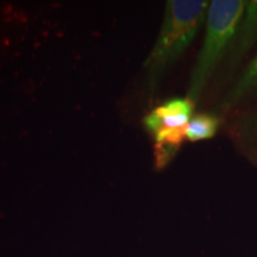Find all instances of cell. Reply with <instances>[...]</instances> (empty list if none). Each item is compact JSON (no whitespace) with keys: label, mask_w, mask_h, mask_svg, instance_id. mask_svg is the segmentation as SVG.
Listing matches in <instances>:
<instances>
[{"label":"cell","mask_w":257,"mask_h":257,"mask_svg":"<svg viewBox=\"0 0 257 257\" xmlns=\"http://www.w3.org/2000/svg\"><path fill=\"white\" fill-rule=\"evenodd\" d=\"M210 3L206 0H170L155 46L144 62L152 85L179 59L197 36Z\"/></svg>","instance_id":"cell-1"},{"label":"cell","mask_w":257,"mask_h":257,"mask_svg":"<svg viewBox=\"0 0 257 257\" xmlns=\"http://www.w3.org/2000/svg\"><path fill=\"white\" fill-rule=\"evenodd\" d=\"M245 2L213 0L207 11L206 34L189 79L187 98L197 101L220 62L225 50L236 36Z\"/></svg>","instance_id":"cell-2"},{"label":"cell","mask_w":257,"mask_h":257,"mask_svg":"<svg viewBox=\"0 0 257 257\" xmlns=\"http://www.w3.org/2000/svg\"><path fill=\"white\" fill-rule=\"evenodd\" d=\"M194 108L188 98H175L160 105L144 118V125L155 138V157L159 167L166 166L184 140Z\"/></svg>","instance_id":"cell-3"},{"label":"cell","mask_w":257,"mask_h":257,"mask_svg":"<svg viewBox=\"0 0 257 257\" xmlns=\"http://www.w3.org/2000/svg\"><path fill=\"white\" fill-rule=\"evenodd\" d=\"M236 36V48H238L239 53L248 49L257 40V0L245 2Z\"/></svg>","instance_id":"cell-4"},{"label":"cell","mask_w":257,"mask_h":257,"mask_svg":"<svg viewBox=\"0 0 257 257\" xmlns=\"http://www.w3.org/2000/svg\"><path fill=\"white\" fill-rule=\"evenodd\" d=\"M219 120L211 114H197L189 119L186 127V140L191 142L208 140L216 135Z\"/></svg>","instance_id":"cell-5"},{"label":"cell","mask_w":257,"mask_h":257,"mask_svg":"<svg viewBox=\"0 0 257 257\" xmlns=\"http://www.w3.org/2000/svg\"><path fill=\"white\" fill-rule=\"evenodd\" d=\"M255 78H257V60L256 59H255V61H253V63L251 64V66H250V69L248 70V73H246L245 78L242 80V88H240L239 91L234 92V94L237 95L239 92H242V89L244 87H246V85H248L250 81H252Z\"/></svg>","instance_id":"cell-6"},{"label":"cell","mask_w":257,"mask_h":257,"mask_svg":"<svg viewBox=\"0 0 257 257\" xmlns=\"http://www.w3.org/2000/svg\"><path fill=\"white\" fill-rule=\"evenodd\" d=\"M256 60H257V57H256Z\"/></svg>","instance_id":"cell-7"}]
</instances>
